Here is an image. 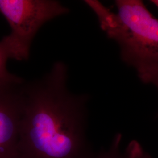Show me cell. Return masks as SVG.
<instances>
[{
	"label": "cell",
	"mask_w": 158,
	"mask_h": 158,
	"mask_svg": "<svg viewBox=\"0 0 158 158\" xmlns=\"http://www.w3.org/2000/svg\"><path fill=\"white\" fill-rule=\"evenodd\" d=\"M68 68L55 63L40 79L25 81L19 158H93L87 134V96L69 90Z\"/></svg>",
	"instance_id": "cell-1"
},
{
	"label": "cell",
	"mask_w": 158,
	"mask_h": 158,
	"mask_svg": "<svg viewBox=\"0 0 158 158\" xmlns=\"http://www.w3.org/2000/svg\"><path fill=\"white\" fill-rule=\"evenodd\" d=\"M85 2L94 12L100 27L115 40L125 62L136 70L158 65V19L141 0H117V12L97 0Z\"/></svg>",
	"instance_id": "cell-2"
},
{
	"label": "cell",
	"mask_w": 158,
	"mask_h": 158,
	"mask_svg": "<svg viewBox=\"0 0 158 158\" xmlns=\"http://www.w3.org/2000/svg\"><path fill=\"white\" fill-rule=\"evenodd\" d=\"M0 12L11 29L0 41L10 59L27 60L31 46L40 28L69 10L55 0H0Z\"/></svg>",
	"instance_id": "cell-3"
},
{
	"label": "cell",
	"mask_w": 158,
	"mask_h": 158,
	"mask_svg": "<svg viewBox=\"0 0 158 158\" xmlns=\"http://www.w3.org/2000/svg\"><path fill=\"white\" fill-rule=\"evenodd\" d=\"M25 81L0 87V158H19L18 143Z\"/></svg>",
	"instance_id": "cell-4"
},
{
	"label": "cell",
	"mask_w": 158,
	"mask_h": 158,
	"mask_svg": "<svg viewBox=\"0 0 158 158\" xmlns=\"http://www.w3.org/2000/svg\"><path fill=\"white\" fill-rule=\"evenodd\" d=\"M121 139V135L118 134L108 149L93 158H150L140 143L136 141L131 142L127 147L122 149Z\"/></svg>",
	"instance_id": "cell-5"
},
{
	"label": "cell",
	"mask_w": 158,
	"mask_h": 158,
	"mask_svg": "<svg viewBox=\"0 0 158 158\" xmlns=\"http://www.w3.org/2000/svg\"><path fill=\"white\" fill-rule=\"evenodd\" d=\"M9 59L8 53L0 42V87L22 83L25 81L8 70L6 62Z\"/></svg>",
	"instance_id": "cell-6"
},
{
	"label": "cell",
	"mask_w": 158,
	"mask_h": 158,
	"mask_svg": "<svg viewBox=\"0 0 158 158\" xmlns=\"http://www.w3.org/2000/svg\"><path fill=\"white\" fill-rule=\"evenodd\" d=\"M137 72L143 82L152 84L158 89V65L143 68Z\"/></svg>",
	"instance_id": "cell-7"
},
{
	"label": "cell",
	"mask_w": 158,
	"mask_h": 158,
	"mask_svg": "<svg viewBox=\"0 0 158 158\" xmlns=\"http://www.w3.org/2000/svg\"><path fill=\"white\" fill-rule=\"evenodd\" d=\"M151 2L158 8V0H152L151 1Z\"/></svg>",
	"instance_id": "cell-8"
}]
</instances>
